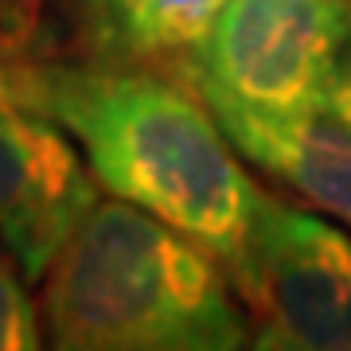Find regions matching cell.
Returning <instances> with one entry per match:
<instances>
[{
    "label": "cell",
    "mask_w": 351,
    "mask_h": 351,
    "mask_svg": "<svg viewBox=\"0 0 351 351\" xmlns=\"http://www.w3.org/2000/svg\"><path fill=\"white\" fill-rule=\"evenodd\" d=\"M39 12H43V0H4L0 4V36H8V43L27 39Z\"/></svg>",
    "instance_id": "9"
},
{
    "label": "cell",
    "mask_w": 351,
    "mask_h": 351,
    "mask_svg": "<svg viewBox=\"0 0 351 351\" xmlns=\"http://www.w3.org/2000/svg\"><path fill=\"white\" fill-rule=\"evenodd\" d=\"M226 0H86L98 59L176 66Z\"/></svg>",
    "instance_id": "7"
},
{
    "label": "cell",
    "mask_w": 351,
    "mask_h": 351,
    "mask_svg": "<svg viewBox=\"0 0 351 351\" xmlns=\"http://www.w3.org/2000/svg\"><path fill=\"white\" fill-rule=\"evenodd\" d=\"M351 36V0H226L172 66L195 94L254 110H328V82Z\"/></svg>",
    "instance_id": "4"
},
{
    "label": "cell",
    "mask_w": 351,
    "mask_h": 351,
    "mask_svg": "<svg viewBox=\"0 0 351 351\" xmlns=\"http://www.w3.org/2000/svg\"><path fill=\"white\" fill-rule=\"evenodd\" d=\"M98 188L63 125L0 94V246L27 281L47 274Z\"/></svg>",
    "instance_id": "5"
},
{
    "label": "cell",
    "mask_w": 351,
    "mask_h": 351,
    "mask_svg": "<svg viewBox=\"0 0 351 351\" xmlns=\"http://www.w3.org/2000/svg\"><path fill=\"white\" fill-rule=\"evenodd\" d=\"M230 145L262 172L351 226V125L332 110L277 113L199 94Z\"/></svg>",
    "instance_id": "6"
},
{
    "label": "cell",
    "mask_w": 351,
    "mask_h": 351,
    "mask_svg": "<svg viewBox=\"0 0 351 351\" xmlns=\"http://www.w3.org/2000/svg\"><path fill=\"white\" fill-rule=\"evenodd\" d=\"M0 4H4V0H0Z\"/></svg>",
    "instance_id": "12"
},
{
    "label": "cell",
    "mask_w": 351,
    "mask_h": 351,
    "mask_svg": "<svg viewBox=\"0 0 351 351\" xmlns=\"http://www.w3.org/2000/svg\"><path fill=\"white\" fill-rule=\"evenodd\" d=\"M328 110L351 125V36L339 47L336 71H332V82H328Z\"/></svg>",
    "instance_id": "10"
},
{
    "label": "cell",
    "mask_w": 351,
    "mask_h": 351,
    "mask_svg": "<svg viewBox=\"0 0 351 351\" xmlns=\"http://www.w3.org/2000/svg\"><path fill=\"white\" fill-rule=\"evenodd\" d=\"M4 94L71 133L101 188L219 258L239 250L258 184L184 75L149 63H20Z\"/></svg>",
    "instance_id": "1"
},
{
    "label": "cell",
    "mask_w": 351,
    "mask_h": 351,
    "mask_svg": "<svg viewBox=\"0 0 351 351\" xmlns=\"http://www.w3.org/2000/svg\"><path fill=\"white\" fill-rule=\"evenodd\" d=\"M0 94H4V63H0Z\"/></svg>",
    "instance_id": "11"
},
{
    "label": "cell",
    "mask_w": 351,
    "mask_h": 351,
    "mask_svg": "<svg viewBox=\"0 0 351 351\" xmlns=\"http://www.w3.org/2000/svg\"><path fill=\"white\" fill-rule=\"evenodd\" d=\"M27 277L0 246V351H32L39 348V313L24 289Z\"/></svg>",
    "instance_id": "8"
},
{
    "label": "cell",
    "mask_w": 351,
    "mask_h": 351,
    "mask_svg": "<svg viewBox=\"0 0 351 351\" xmlns=\"http://www.w3.org/2000/svg\"><path fill=\"white\" fill-rule=\"evenodd\" d=\"M43 324L66 351H230L250 343L207 246L129 199H98L43 274Z\"/></svg>",
    "instance_id": "2"
},
{
    "label": "cell",
    "mask_w": 351,
    "mask_h": 351,
    "mask_svg": "<svg viewBox=\"0 0 351 351\" xmlns=\"http://www.w3.org/2000/svg\"><path fill=\"white\" fill-rule=\"evenodd\" d=\"M223 269L254 348L351 351V239L328 219L258 188Z\"/></svg>",
    "instance_id": "3"
}]
</instances>
